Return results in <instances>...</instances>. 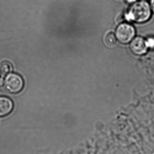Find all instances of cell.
Instances as JSON below:
<instances>
[{"label":"cell","instance_id":"277c9868","mask_svg":"<svg viewBox=\"0 0 154 154\" xmlns=\"http://www.w3.org/2000/svg\"><path fill=\"white\" fill-rule=\"evenodd\" d=\"M130 49L133 53L136 55H143L147 51L146 41L141 37H138L133 40L130 44Z\"/></svg>","mask_w":154,"mask_h":154},{"label":"cell","instance_id":"6da1fadb","mask_svg":"<svg viewBox=\"0 0 154 154\" xmlns=\"http://www.w3.org/2000/svg\"><path fill=\"white\" fill-rule=\"evenodd\" d=\"M152 15V9L146 1H137L129 7L125 18L129 21L143 23L150 20Z\"/></svg>","mask_w":154,"mask_h":154},{"label":"cell","instance_id":"3957f363","mask_svg":"<svg viewBox=\"0 0 154 154\" xmlns=\"http://www.w3.org/2000/svg\"><path fill=\"white\" fill-rule=\"evenodd\" d=\"M135 35L134 28L128 23L120 24L116 30V36L118 40L123 44L130 42Z\"/></svg>","mask_w":154,"mask_h":154},{"label":"cell","instance_id":"9c48e42d","mask_svg":"<svg viewBox=\"0 0 154 154\" xmlns=\"http://www.w3.org/2000/svg\"><path fill=\"white\" fill-rule=\"evenodd\" d=\"M151 7L153 12L154 13V0H151Z\"/></svg>","mask_w":154,"mask_h":154},{"label":"cell","instance_id":"8992f818","mask_svg":"<svg viewBox=\"0 0 154 154\" xmlns=\"http://www.w3.org/2000/svg\"><path fill=\"white\" fill-rule=\"evenodd\" d=\"M12 70V65L9 62H4L0 65V72L4 75L10 74Z\"/></svg>","mask_w":154,"mask_h":154},{"label":"cell","instance_id":"30bf717a","mask_svg":"<svg viewBox=\"0 0 154 154\" xmlns=\"http://www.w3.org/2000/svg\"><path fill=\"white\" fill-rule=\"evenodd\" d=\"M127 2L129 3H134L135 2L137 1V0H126Z\"/></svg>","mask_w":154,"mask_h":154},{"label":"cell","instance_id":"52a82bcc","mask_svg":"<svg viewBox=\"0 0 154 154\" xmlns=\"http://www.w3.org/2000/svg\"><path fill=\"white\" fill-rule=\"evenodd\" d=\"M106 44L109 47L114 46L116 42V38L113 32H109L106 35L105 38Z\"/></svg>","mask_w":154,"mask_h":154},{"label":"cell","instance_id":"7a4b0ae2","mask_svg":"<svg viewBox=\"0 0 154 154\" xmlns=\"http://www.w3.org/2000/svg\"><path fill=\"white\" fill-rule=\"evenodd\" d=\"M4 84L7 91L10 93H17L22 90L24 83L20 76L14 73H10L5 77Z\"/></svg>","mask_w":154,"mask_h":154},{"label":"cell","instance_id":"5b68a950","mask_svg":"<svg viewBox=\"0 0 154 154\" xmlns=\"http://www.w3.org/2000/svg\"><path fill=\"white\" fill-rule=\"evenodd\" d=\"M13 107V103L10 99L7 97H0V117L10 114Z\"/></svg>","mask_w":154,"mask_h":154},{"label":"cell","instance_id":"ba28073f","mask_svg":"<svg viewBox=\"0 0 154 154\" xmlns=\"http://www.w3.org/2000/svg\"><path fill=\"white\" fill-rule=\"evenodd\" d=\"M146 46L148 48H151L152 49H154V38L150 37L148 38L146 41Z\"/></svg>","mask_w":154,"mask_h":154}]
</instances>
